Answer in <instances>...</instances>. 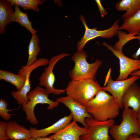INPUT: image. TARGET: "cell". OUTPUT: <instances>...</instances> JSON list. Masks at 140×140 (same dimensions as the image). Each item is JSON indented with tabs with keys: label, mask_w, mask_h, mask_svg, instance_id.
Wrapping results in <instances>:
<instances>
[{
	"label": "cell",
	"mask_w": 140,
	"mask_h": 140,
	"mask_svg": "<svg viewBox=\"0 0 140 140\" xmlns=\"http://www.w3.org/2000/svg\"><path fill=\"white\" fill-rule=\"evenodd\" d=\"M84 106L93 118L101 121L114 119L119 115L121 109L114 97L102 89Z\"/></svg>",
	"instance_id": "cell-1"
},
{
	"label": "cell",
	"mask_w": 140,
	"mask_h": 140,
	"mask_svg": "<svg viewBox=\"0 0 140 140\" xmlns=\"http://www.w3.org/2000/svg\"><path fill=\"white\" fill-rule=\"evenodd\" d=\"M88 55L83 49L77 51L72 57L75 63L73 68L69 73L72 81L83 79H96L97 71L102 64L99 59H96L92 63L89 64L86 60Z\"/></svg>",
	"instance_id": "cell-2"
},
{
	"label": "cell",
	"mask_w": 140,
	"mask_h": 140,
	"mask_svg": "<svg viewBox=\"0 0 140 140\" xmlns=\"http://www.w3.org/2000/svg\"><path fill=\"white\" fill-rule=\"evenodd\" d=\"M101 87L96 79L69 81L65 89L67 95L83 106L95 97Z\"/></svg>",
	"instance_id": "cell-3"
},
{
	"label": "cell",
	"mask_w": 140,
	"mask_h": 140,
	"mask_svg": "<svg viewBox=\"0 0 140 140\" xmlns=\"http://www.w3.org/2000/svg\"><path fill=\"white\" fill-rule=\"evenodd\" d=\"M137 113L131 108H124L122 120L119 124L113 125L109 133L115 140H127L132 134L140 136V127L137 122Z\"/></svg>",
	"instance_id": "cell-4"
},
{
	"label": "cell",
	"mask_w": 140,
	"mask_h": 140,
	"mask_svg": "<svg viewBox=\"0 0 140 140\" xmlns=\"http://www.w3.org/2000/svg\"><path fill=\"white\" fill-rule=\"evenodd\" d=\"M27 97L29 101L27 104L22 105V109L24 111L26 115V119L33 125H36L39 122L36 117L34 112L35 106L38 104H46L49 106L47 108L52 110L57 107L59 102L54 101L49 98V94L45 88L38 86L28 94Z\"/></svg>",
	"instance_id": "cell-5"
},
{
	"label": "cell",
	"mask_w": 140,
	"mask_h": 140,
	"mask_svg": "<svg viewBox=\"0 0 140 140\" xmlns=\"http://www.w3.org/2000/svg\"><path fill=\"white\" fill-rule=\"evenodd\" d=\"M85 121L88 131L81 136V140H111L109 133L110 128L115 124L114 119L101 121L87 118Z\"/></svg>",
	"instance_id": "cell-6"
},
{
	"label": "cell",
	"mask_w": 140,
	"mask_h": 140,
	"mask_svg": "<svg viewBox=\"0 0 140 140\" xmlns=\"http://www.w3.org/2000/svg\"><path fill=\"white\" fill-rule=\"evenodd\" d=\"M85 29V32L83 37L78 41L77 44V51L83 49L86 43L90 40L98 37L103 38L110 39L116 35L120 26L118 24L120 19L115 20L111 26L103 30H98L96 28H89L87 25L84 17L81 15L79 18Z\"/></svg>",
	"instance_id": "cell-7"
},
{
	"label": "cell",
	"mask_w": 140,
	"mask_h": 140,
	"mask_svg": "<svg viewBox=\"0 0 140 140\" xmlns=\"http://www.w3.org/2000/svg\"><path fill=\"white\" fill-rule=\"evenodd\" d=\"M70 55L69 54L64 53L53 56L49 60L48 66L44 68V72L39 78V86L45 87L49 94L52 93L60 95L66 92L65 89H57L54 87L55 77L53 71L54 66L58 61Z\"/></svg>",
	"instance_id": "cell-8"
},
{
	"label": "cell",
	"mask_w": 140,
	"mask_h": 140,
	"mask_svg": "<svg viewBox=\"0 0 140 140\" xmlns=\"http://www.w3.org/2000/svg\"><path fill=\"white\" fill-rule=\"evenodd\" d=\"M139 78L138 75H132L130 78L122 80L114 81L112 78L109 72L106 77L104 85H107L101 87V89L110 92L119 105L121 109L123 108L122 104L123 95L129 86Z\"/></svg>",
	"instance_id": "cell-9"
},
{
	"label": "cell",
	"mask_w": 140,
	"mask_h": 140,
	"mask_svg": "<svg viewBox=\"0 0 140 140\" xmlns=\"http://www.w3.org/2000/svg\"><path fill=\"white\" fill-rule=\"evenodd\" d=\"M102 45L110 50L113 54L118 58L120 65V74L116 81L122 80L128 78L129 75L133 71L138 70L140 64V59L136 60L129 58L115 50L111 45L104 42Z\"/></svg>",
	"instance_id": "cell-10"
},
{
	"label": "cell",
	"mask_w": 140,
	"mask_h": 140,
	"mask_svg": "<svg viewBox=\"0 0 140 140\" xmlns=\"http://www.w3.org/2000/svg\"><path fill=\"white\" fill-rule=\"evenodd\" d=\"M56 101L66 106L71 111L73 121L81 123L84 127L88 128L85 121L87 118H93L87 111L85 106L67 95L58 98Z\"/></svg>",
	"instance_id": "cell-11"
},
{
	"label": "cell",
	"mask_w": 140,
	"mask_h": 140,
	"mask_svg": "<svg viewBox=\"0 0 140 140\" xmlns=\"http://www.w3.org/2000/svg\"><path fill=\"white\" fill-rule=\"evenodd\" d=\"M88 131V128L81 127L74 121L58 132L49 137L54 140H81L82 136Z\"/></svg>",
	"instance_id": "cell-12"
},
{
	"label": "cell",
	"mask_w": 140,
	"mask_h": 140,
	"mask_svg": "<svg viewBox=\"0 0 140 140\" xmlns=\"http://www.w3.org/2000/svg\"><path fill=\"white\" fill-rule=\"evenodd\" d=\"M122 104L124 108L131 107L137 114L140 111V87L135 82L129 86L124 93Z\"/></svg>",
	"instance_id": "cell-13"
},
{
	"label": "cell",
	"mask_w": 140,
	"mask_h": 140,
	"mask_svg": "<svg viewBox=\"0 0 140 140\" xmlns=\"http://www.w3.org/2000/svg\"><path fill=\"white\" fill-rule=\"evenodd\" d=\"M73 117L71 113L68 116H65L47 128L40 129H37L35 128H31L30 130L31 131L32 137L36 138L44 137L51 134L56 133L70 123Z\"/></svg>",
	"instance_id": "cell-14"
},
{
	"label": "cell",
	"mask_w": 140,
	"mask_h": 140,
	"mask_svg": "<svg viewBox=\"0 0 140 140\" xmlns=\"http://www.w3.org/2000/svg\"><path fill=\"white\" fill-rule=\"evenodd\" d=\"M6 135L8 139L12 140H25L32 137L30 130L15 120L7 122Z\"/></svg>",
	"instance_id": "cell-15"
},
{
	"label": "cell",
	"mask_w": 140,
	"mask_h": 140,
	"mask_svg": "<svg viewBox=\"0 0 140 140\" xmlns=\"http://www.w3.org/2000/svg\"><path fill=\"white\" fill-rule=\"evenodd\" d=\"M116 10L120 11H125L122 16L125 19L132 16L140 10V0H120L115 4Z\"/></svg>",
	"instance_id": "cell-16"
},
{
	"label": "cell",
	"mask_w": 140,
	"mask_h": 140,
	"mask_svg": "<svg viewBox=\"0 0 140 140\" xmlns=\"http://www.w3.org/2000/svg\"><path fill=\"white\" fill-rule=\"evenodd\" d=\"M8 0H0V34H3L5 27L11 22V18L14 11Z\"/></svg>",
	"instance_id": "cell-17"
},
{
	"label": "cell",
	"mask_w": 140,
	"mask_h": 140,
	"mask_svg": "<svg viewBox=\"0 0 140 140\" xmlns=\"http://www.w3.org/2000/svg\"><path fill=\"white\" fill-rule=\"evenodd\" d=\"M14 6L15 10L11 18V22L19 23L21 26L25 27L32 35L36 34L37 31L32 27V22L29 20L27 13L22 12L20 9L19 5Z\"/></svg>",
	"instance_id": "cell-18"
},
{
	"label": "cell",
	"mask_w": 140,
	"mask_h": 140,
	"mask_svg": "<svg viewBox=\"0 0 140 140\" xmlns=\"http://www.w3.org/2000/svg\"><path fill=\"white\" fill-rule=\"evenodd\" d=\"M26 76L15 74L9 71L0 70V80H4L15 86L17 90H20L24 86L26 80Z\"/></svg>",
	"instance_id": "cell-19"
},
{
	"label": "cell",
	"mask_w": 140,
	"mask_h": 140,
	"mask_svg": "<svg viewBox=\"0 0 140 140\" xmlns=\"http://www.w3.org/2000/svg\"><path fill=\"white\" fill-rule=\"evenodd\" d=\"M119 30H124L129 33L140 32V10L134 15L124 19L122 24ZM138 35V34H137Z\"/></svg>",
	"instance_id": "cell-20"
},
{
	"label": "cell",
	"mask_w": 140,
	"mask_h": 140,
	"mask_svg": "<svg viewBox=\"0 0 140 140\" xmlns=\"http://www.w3.org/2000/svg\"><path fill=\"white\" fill-rule=\"evenodd\" d=\"M39 39L36 34L32 35L28 46V58L26 66H29L36 62L37 57L41 50Z\"/></svg>",
	"instance_id": "cell-21"
},
{
	"label": "cell",
	"mask_w": 140,
	"mask_h": 140,
	"mask_svg": "<svg viewBox=\"0 0 140 140\" xmlns=\"http://www.w3.org/2000/svg\"><path fill=\"white\" fill-rule=\"evenodd\" d=\"M30 75V74L27 75L25 84L21 90L12 91L11 92V95L20 105L27 104L29 101L27 98V95L31 88L29 79Z\"/></svg>",
	"instance_id": "cell-22"
},
{
	"label": "cell",
	"mask_w": 140,
	"mask_h": 140,
	"mask_svg": "<svg viewBox=\"0 0 140 140\" xmlns=\"http://www.w3.org/2000/svg\"><path fill=\"white\" fill-rule=\"evenodd\" d=\"M12 6L17 5L24 10H32L38 12L39 5L42 4L45 1L43 0H8Z\"/></svg>",
	"instance_id": "cell-23"
},
{
	"label": "cell",
	"mask_w": 140,
	"mask_h": 140,
	"mask_svg": "<svg viewBox=\"0 0 140 140\" xmlns=\"http://www.w3.org/2000/svg\"><path fill=\"white\" fill-rule=\"evenodd\" d=\"M119 40L114 45L113 47L116 50L120 52H122V48L125 44L129 41L134 39L140 40V35H136L138 34L136 33L127 34L119 30L117 32Z\"/></svg>",
	"instance_id": "cell-24"
},
{
	"label": "cell",
	"mask_w": 140,
	"mask_h": 140,
	"mask_svg": "<svg viewBox=\"0 0 140 140\" xmlns=\"http://www.w3.org/2000/svg\"><path fill=\"white\" fill-rule=\"evenodd\" d=\"M8 106V102L4 99H0V116L1 117L7 121L10 119L11 115L14 114H9L8 112L13 109H7Z\"/></svg>",
	"instance_id": "cell-25"
},
{
	"label": "cell",
	"mask_w": 140,
	"mask_h": 140,
	"mask_svg": "<svg viewBox=\"0 0 140 140\" xmlns=\"http://www.w3.org/2000/svg\"><path fill=\"white\" fill-rule=\"evenodd\" d=\"M7 122L0 121V140H8L6 135Z\"/></svg>",
	"instance_id": "cell-26"
},
{
	"label": "cell",
	"mask_w": 140,
	"mask_h": 140,
	"mask_svg": "<svg viewBox=\"0 0 140 140\" xmlns=\"http://www.w3.org/2000/svg\"><path fill=\"white\" fill-rule=\"evenodd\" d=\"M95 1L97 5L101 16L103 18L108 13V12L102 6L100 0H96Z\"/></svg>",
	"instance_id": "cell-27"
},
{
	"label": "cell",
	"mask_w": 140,
	"mask_h": 140,
	"mask_svg": "<svg viewBox=\"0 0 140 140\" xmlns=\"http://www.w3.org/2000/svg\"><path fill=\"white\" fill-rule=\"evenodd\" d=\"M127 140H140V136L137 134H133L129 137Z\"/></svg>",
	"instance_id": "cell-28"
},
{
	"label": "cell",
	"mask_w": 140,
	"mask_h": 140,
	"mask_svg": "<svg viewBox=\"0 0 140 140\" xmlns=\"http://www.w3.org/2000/svg\"><path fill=\"white\" fill-rule=\"evenodd\" d=\"M140 55V46L137 50L136 52L132 55V57L134 59L138 60L139 57Z\"/></svg>",
	"instance_id": "cell-29"
},
{
	"label": "cell",
	"mask_w": 140,
	"mask_h": 140,
	"mask_svg": "<svg viewBox=\"0 0 140 140\" xmlns=\"http://www.w3.org/2000/svg\"><path fill=\"white\" fill-rule=\"evenodd\" d=\"M36 140H54L52 139L49 137H38L36 138Z\"/></svg>",
	"instance_id": "cell-30"
},
{
	"label": "cell",
	"mask_w": 140,
	"mask_h": 140,
	"mask_svg": "<svg viewBox=\"0 0 140 140\" xmlns=\"http://www.w3.org/2000/svg\"><path fill=\"white\" fill-rule=\"evenodd\" d=\"M130 75L131 76L136 75L140 76V69L133 71Z\"/></svg>",
	"instance_id": "cell-31"
},
{
	"label": "cell",
	"mask_w": 140,
	"mask_h": 140,
	"mask_svg": "<svg viewBox=\"0 0 140 140\" xmlns=\"http://www.w3.org/2000/svg\"><path fill=\"white\" fill-rule=\"evenodd\" d=\"M136 117L138 123L140 127V111L137 113Z\"/></svg>",
	"instance_id": "cell-32"
},
{
	"label": "cell",
	"mask_w": 140,
	"mask_h": 140,
	"mask_svg": "<svg viewBox=\"0 0 140 140\" xmlns=\"http://www.w3.org/2000/svg\"><path fill=\"white\" fill-rule=\"evenodd\" d=\"M25 140H36V138L32 137H31Z\"/></svg>",
	"instance_id": "cell-33"
},
{
	"label": "cell",
	"mask_w": 140,
	"mask_h": 140,
	"mask_svg": "<svg viewBox=\"0 0 140 140\" xmlns=\"http://www.w3.org/2000/svg\"><path fill=\"white\" fill-rule=\"evenodd\" d=\"M139 59H140V57L139 58ZM140 65H139V66L138 67V70H140Z\"/></svg>",
	"instance_id": "cell-34"
},
{
	"label": "cell",
	"mask_w": 140,
	"mask_h": 140,
	"mask_svg": "<svg viewBox=\"0 0 140 140\" xmlns=\"http://www.w3.org/2000/svg\"><path fill=\"white\" fill-rule=\"evenodd\" d=\"M137 35H140V32ZM139 44H140V40H139Z\"/></svg>",
	"instance_id": "cell-35"
}]
</instances>
